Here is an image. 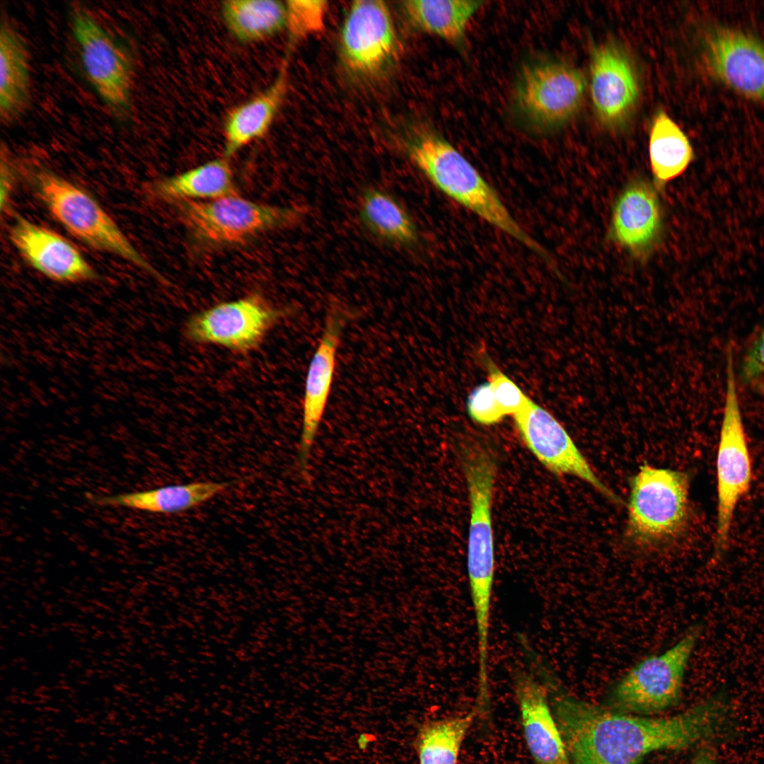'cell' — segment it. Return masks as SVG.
<instances>
[{
	"label": "cell",
	"instance_id": "f546056e",
	"mask_svg": "<svg viewBox=\"0 0 764 764\" xmlns=\"http://www.w3.org/2000/svg\"><path fill=\"white\" fill-rule=\"evenodd\" d=\"M488 382L503 415L513 417L526 409L532 400L492 362L487 361Z\"/></svg>",
	"mask_w": 764,
	"mask_h": 764
},
{
	"label": "cell",
	"instance_id": "e0dca14e",
	"mask_svg": "<svg viewBox=\"0 0 764 764\" xmlns=\"http://www.w3.org/2000/svg\"><path fill=\"white\" fill-rule=\"evenodd\" d=\"M591 96L598 117L607 125L619 124L633 108L638 98L636 75L617 46L602 45L593 51Z\"/></svg>",
	"mask_w": 764,
	"mask_h": 764
},
{
	"label": "cell",
	"instance_id": "277c9868",
	"mask_svg": "<svg viewBox=\"0 0 764 764\" xmlns=\"http://www.w3.org/2000/svg\"><path fill=\"white\" fill-rule=\"evenodd\" d=\"M69 16L88 79L113 117L129 120L135 68L131 51L84 6H71Z\"/></svg>",
	"mask_w": 764,
	"mask_h": 764
},
{
	"label": "cell",
	"instance_id": "9a60e30c",
	"mask_svg": "<svg viewBox=\"0 0 764 764\" xmlns=\"http://www.w3.org/2000/svg\"><path fill=\"white\" fill-rule=\"evenodd\" d=\"M10 238L23 257L51 279L79 282L96 277L95 271L77 248L46 227L16 216Z\"/></svg>",
	"mask_w": 764,
	"mask_h": 764
},
{
	"label": "cell",
	"instance_id": "7a4b0ae2",
	"mask_svg": "<svg viewBox=\"0 0 764 764\" xmlns=\"http://www.w3.org/2000/svg\"><path fill=\"white\" fill-rule=\"evenodd\" d=\"M407 152L441 192L551 263L545 249L513 218L494 187L444 137L421 129L408 144Z\"/></svg>",
	"mask_w": 764,
	"mask_h": 764
},
{
	"label": "cell",
	"instance_id": "5b68a950",
	"mask_svg": "<svg viewBox=\"0 0 764 764\" xmlns=\"http://www.w3.org/2000/svg\"><path fill=\"white\" fill-rule=\"evenodd\" d=\"M685 473L644 465L631 482L627 532L643 547L667 542L683 528L689 514Z\"/></svg>",
	"mask_w": 764,
	"mask_h": 764
},
{
	"label": "cell",
	"instance_id": "ba28073f",
	"mask_svg": "<svg viewBox=\"0 0 764 764\" xmlns=\"http://www.w3.org/2000/svg\"><path fill=\"white\" fill-rule=\"evenodd\" d=\"M35 175L41 199L72 235L91 247L116 254L158 276L93 197L51 171L41 170Z\"/></svg>",
	"mask_w": 764,
	"mask_h": 764
},
{
	"label": "cell",
	"instance_id": "83f0119b",
	"mask_svg": "<svg viewBox=\"0 0 764 764\" xmlns=\"http://www.w3.org/2000/svg\"><path fill=\"white\" fill-rule=\"evenodd\" d=\"M361 216L366 225L387 241L402 244L416 241L417 230L405 209L391 196L370 189L363 195Z\"/></svg>",
	"mask_w": 764,
	"mask_h": 764
},
{
	"label": "cell",
	"instance_id": "f1b7e54d",
	"mask_svg": "<svg viewBox=\"0 0 764 764\" xmlns=\"http://www.w3.org/2000/svg\"><path fill=\"white\" fill-rule=\"evenodd\" d=\"M286 27L291 40L323 30L328 8L326 1L290 0L286 2Z\"/></svg>",
	"mask_w": 764,
	"mask_h": 764
},
{
	"label": "cell",
	"instance_id": "4fadbf2b",
	"mask_svg": "<svg viewBox=\"0 0 764 764\" xmlns=\"http://www.w3.org/2000/svg\"><path fill=\"white\" fill-rule=\"evenodd\" d=\"M340 45L343 60L352 72L364 76L380 73L397 48L394 22L386 4L353 1L342 27Z\"/></svg>",
	"mask_w": 764,
	"mask_h": 764
},
{
	"label": "cell",
	"instance_id": "2e32d148",
	"mask_svg": "<svg viewBox=\"0 0 764 764\" xmlns=\"http://www.w3.org/2000/svg\"><path fill=\"white\" fill-rule=\"evenodd\" d=\"M345 323V316L342 312L335 308L329 311L323 335L307 372L299 453V465L304 473L330 394L337 349Z\"/></svg>",
	"mask_w": 764,
	"mask_h": 764
},
{
	"label": "cell",
	"instance_id": "836d02e7",
	"mask_svg": "<svg viewBox=\"0 0 764 764\" xmlns=\"http://www.w3.org/2000/svg\"><path fill=\"white\" fill-rule=\"evenodd\" d=\"M755 383H756L759 390L764 394V375L760 377L757 381H756Z\"/></svg>",
	"mask_w": 764,
	"mask_h": 764
},
{
	"label": "cell",
	"instance_id": "d4e9b609",
	"mask_svg": "<svg viewBox=\"0 0 764 764\" xmlns=\"http://www.w3.org/2000/svg\"><path fill=\"white\" fill-rule=\"evenodd\" d=\"M221 14L231 34L242 42L265 40L286 25V3L276 0H228Z\"/></svg>",
	"mask_w": 764,
	"mask_h": 764
},
{
	"label": "cell",
	"instance_id": "d6986e66",
	"mask_svg": "<svg viewBox=\"0 0 764 764\" xmlns=\"http://www.w3.org/2000/svg\"><path fill=\"white\" fill-rule=\"evenodd\" d=\"M661 228V208L656 192L647 181H632L615 204L611 238L635 257L644 258L654 248Z\"/></svg>",
	"mask_w": 764,
	"mask_h": 764
},
{
	"label": "cell",
	"instance_id": "1f68e13d",
	"mask_svg": "<svg viewBox=\"0 0 764 764\" xmlns=\"http://www.w3.org/2000/svg\"><path fill=\"white\" fill-rule=\"evenodd\" d=\"M740 379L752 383L764 375V330L754 339L743 356Z\"/></svg>",
	"mask_w": 764,
	"mask_h": 764
},
{
	"label": "cell",
	"instance_id": "484cf974",
	"mask_svg": "<svg viewBox=\"0 0 764 764\" xmlns=\"http://www.w3.org/2000/svg\"><path fill=\"white\" fill-rule=\"evenodd\" d=\"M649 155L654 182L659 187L681 175L693 159L689 139L664 112H659L653 121Z\"/></svg>",
	"mask_w": 764,
	"mask_h": 764
},
{
	"label": "cell",
	"instance_id": "4316f807",
	"mask_svg": "<svg viewBox=\"0 0 764 764\" xmlns=\"http://www.w3.org/2000/svg\"><path fill=\"white\" fill-rule=\"evenodd\" d=\"M477 714L475 708L424 723L416 739L419 764H458L461 746Z\"/></svg>",
	"mask_w": 764,
	"mask_h": 764
},
{
	"label": "cell",
	"instance_id": "5bb4252c",
	"mask_svg": "<svg viewBox=\"0 0 764 764\" xmlns=\"http://www.w3.org/2000/svg\"><path fill=\"white\" fill-rule=\"evenodd\" d=\"M706 66L713 77L748 99L764 101V42L726 26H714L703 44Z\"/></svg>",
	"mask_w": 764,
	"mask_h": 764
},
{
	"label": "cell",
	"instance_id": "44dd1931",
	"mask_svg": "<svg viewBox=\"0 0 764 764\" xmlns=\"http://www.w3.org/2000/svg\"><path fill=\"white\" fill-rule=\"evenodd\" d=\"M286 66L265 91L232 108L224 122V156L229 158L239 150L262 137L270 129L285 96Z\"/></svg>",
	"mask_w": 764,
	"mask_h": 764
},
{
	"label": "cell",
	"instance_id": "d6a6232c",
	"mask_svg": "<svg viewBox=\"0 0 764 764\" xmlns=\"http://www.w3.org/2000/svg\"><path fill=\"white\" fill-rule=\"evenodd\" d=\"M691 764H717V753L709 743L702 745Z\"/></svg>",
	"mask_w": 764,
	"mask_h": 764
},
{
	"label": "cell",
	"instance_id": "3957f363",
	"mask_svg": "<svg viewBox=\"0 0 764 764\" xmlns=\"http://www.w3.org/2000/svg\"><path fill=\"white\" fill-rule=\"evenodd\" d=\"M702 630L700 625L691 627L663 652L635 664L613 685L604 705L642 716H656L677 705Z\"/></svg>",
	"mask_w": 764,
	"mask_h": 764
},
{
	"label": "cell",
	"instance_id": "cb8c5ba5",
	"mask_svg": "<svg viewBox=\"0 0 764 764\" xmlns=\"http://www.w3.org/2000/svg\"><path fill=\"white\" fill-rule=\"evenodd\" d=\"M484 1L474 0H408L404 10L419 30L462 47L468 22Z\"/></svg>",
	"mask_w": 764,
	"mask_h": 764
},
{
	"label": "cell",
	"instance_id": "ffe728a7",
	"mask_svg": "<svg viewBox=\"0 0 764 764\" xmlns=\"http://www.w3.org/2000/svg\"><path fill=\"white\" fill-rule=\"evenodd\" d=\"M30 70L27 43L2 11L0 21V119L5 125L17 120L30 105Z\"/></svg>",
	"mask_w": 764,
	"mask_h": 764
},
{
	"label": "cell",
	"instance_id": "7c38bea8",
	"mask_svg": "<svg viewBox=\"0 0 764 764\" xmlns=\"http://www.w3.org/2000/svg\"><path fill=\"white\" fill-rule=\"evenodd\" d=\"M514 418L524 444L548 470L558 475L576 477L609 500L620 503V498L599 479L566 429L551 413L532 401Z\"/></svg>",
	"mask_w": 764,
	"mask_h": 764
},
{
	"label": "cell",
	"instance_id": "9c48e42d",
	"mask_svg": "<svg viewBox=\"0 0 764 764\" xmlns=\"http://www.w3.org/2000/svg\"><path fill=\"white\" fill-rule=\"evenodd\" d=\"M717 520L714 555L719 558L728 545L734 511L748 492L751 463L736 390L734 353L726 349V395L717 456Z\"/></svg>",
	"mask_w": 764,
	"mask_h": 764
},
{
	"label": "cell",
	"instance_id": "6da1fadb",
	"mask_svg": "<svg viewBox=\"0 0 764 764\" xmlns=\"http://www.w3.org/2000/svg\"><path fill=\"white\" fill-rule=\"evenodd\" d=\"M545 687L570 764H644L652 753L704 744L728 725L730 703L717 692L671 716H642L594 704L546 674Z\"/></svg>",
	"mask_w": 764,
	"mask_h": 764
},
{
	"label": "cell",
	"instance_id": "8fae6325",
	"mask_svg": "<svg viewBox=\"0 0 764 764\" xmlns=\"http://www.w3.org/2000/svg\"><path fill=\"white\" fill-rule=\"evenodd\" d=\"M284 313L253 294L194 314L185 324V334L193 342L247 353L260 345Z\"/></svg>",
	"mask_w": 764,
	"mask_h": 764
},
{
	"label": "cell",
	"instance_id": "603a6c76",
	"mask_svg": "<svg viewBox=\"0 0 764 764\" xmlns=\"http://www.w3.org/2000/svg\"><path fill=\"white\" fill-rule=\"evenodd\" d=\"M158 197L169 201H209L238 195L228 158H219L160 180Z\"/></svg>",
	"mask_w": 764,
	"mask_h": 764
},
{
	"label": "cell",
	"instance_id": "7402d4cb",
	"mask_svg": "<svg viewBox=\"0 0 764 764\" xmlns=\"http://www.w3.org/2000/svg\"><path fill=\"white\" fill-rule=\"evenodd\" d=\"M224 482H196L111 496L91 497L100 506L122 507L151 513L176 514L197 507L227 488Z\"/></svg>",
	"mask_w": 764,
	"mask_h": 764
},
{
	"label": "cell",
	"instance_id": "8992f818",
	"mask_svg": "<svg viewBox=\"0 0 764 764\" xmlns=\"http://www.w3.org/2000/svg\"><path fill=\"white\" fill-rule=\"evenodd\" d=\"M584 91L585 81L577 68L559 59H537L525 63L519 71L513 108L526 127L547 132L572 119Z\"/></svg>",
	"mask_w": 764,
	"mask_h": 764
},
{
	"label": "cell",
	"instance_id": "ac0fdd59",
	"mask_svg": "<svg viewBox=\"0 0 764 764\" xmlns=\"http://www.w3.org/2000/svg\"><path fill=\"white\" fill-rule=\"evenodd\" d=\"M515 694L527 749L536 764H570L548 690L531 675L521 673Z\"/></svg>",
	"mask_w": 764,
	"mask_h": 764
},
{
	"label": "cell",
	"instance_id": "30bf717a",
	"mask_svg": "<svg viewBox=\"0 0 764 764\" xmlns=\"http://www.w3.org/2000/svg\"><path fill=\"white\" fill-rule=\"evenodd\" d=\"M182 219L192 236L208 245L242 244L296 217L291 209L255 202L238 195L209 201H184Z\"/></svg>",
	"mask_w": 764,
	"mask_h": 764
},
{
	"label": "cell",
	"instance_id": "52a82bcc",
	"mask_svg": "<svg viewBox=\"0 0 764 764\" xmlns=\"http://www.w3.org/2000/svg\"><path fill=\"white\" fill-rule=\"evenodd\" d=\"M470 504L467 567L477 632H489L494 573V548L491 517L496 465L488 453H473L465 464Z\"/></svg>",
	"mask_w": 764,
	"mask_h": 764
},
{
	"label": "cell",
	"instance_id": "4dcf8cb0",
	"mask_svg": "<svg viewBox=\"0 0 764 764\" xmlns=\"http://www.w3.org/2000/svg\"><path fill=\"white\" fill-rule=\"evenodd\" d=\"M467 410L471 419L481 424H493L504 417L488 381L478 386L470 392Z\"/></svg>",
	"mask_w": 764,
	"mask_h": 764
}]
</instances>
